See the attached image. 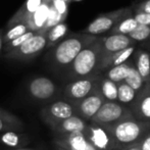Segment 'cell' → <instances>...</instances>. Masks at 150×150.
I'll list each match as a JSON object with an SVG mask.
<instances>
[{
    "label": "cell",
    "instance_id": "6da1fadb",
    "mask_svg": "<svg viewBox=\"0 0 150 150\" xmlns=\"http://www.w3.org/2000/svg\"><path fill=\"white\" fill-rule=\"evenodd\" d=\"M97 39V36L83 33L71 34L55 46L50 48L46 60L55 71L64 74L78 54Z\"/></svg>",
    "mask_w": 150,
    "mask_h": 150
},
{
    "label": "cell",
    "instance_id": "7a4b0ae2",
    "mask_svg": "<svg viewBox=\"0 0 150 150\" xmlns=\"http://www.w3.org/2000/svg\"><path fill=\"white\" fill-rule=\"evenodd\" d=\"M102 57L103 53L98 37L96 41L85 47L78 54L64 73L65 78L73 82L76 80L99 75L98 69Z\"/></svg>",
    "mask_w": 150,
    "mask_h": 150
},
{
    "label": "cell",
    "instance_id": "3957f363",
    "mask_svg": "<svg viewBox=\"0 0 150 150\" xmlns=\"http://www.w3.org/2000/svg\"><path fill=\"white\" fill-rule=\"evenodd\" d=\"M103 127L111 135L117 150L139 143L150 131V122L135 120L134 117Z\"/></svg>",
    "mask_w": 150,
    "mask_h": 150
},
{
    "label": "cell",
    "instance_id": "277c9868",
    "mask_svg": "<svg viewBox=\"0 0 150 150\" xmlns=\"http://www.w3.org/2000/svg\"><path fill=\"white\" fill-rule=\"evenodd\" d=\"M45 48H47L46 33H36L20 47L5 53V57L21 61L32 60L39 56Z\"/></svg>",
    "mask_w": 150,
    "mask_h": 150
},
{
    "label": "cell",
    "instance_id": "5b68a950",
    "mask_svg": "<svg viewBox=\"0 0 150 150\" xmlns=\"http://www.w3.org/2000/svg\"><path fill=\"white\" fill-rule=\"evenodd\" d=\"M128 119H133L130 108L120 104L119 102L105 101L89 122L100 126H110Z\"/></svg>",
    "mask_w": 150,
    "mask_h": 150
},
{
    "label": "cell",
    "instance_id": "8992f818",
    "mask_svg": "<svg viewBox=\"0 0 150 150\" xmlns=\"http://www.w3.org/2000/svg\"><path fill=\"white\" fill-rule=\"evenodd\" d=\"M130 14H133L132 8H122L119 10L103 13L93 20L81 33L92 36L108 33L122 18L130 16Z\"/></svg>",
    "mask_w": 150,
    "mask_h": 150
},
{
    "label": "cell",
    "instance_id": "52a82bcc",
    "mask_svg": "<svg viewBox=\"0 0 150 150\" xmlns=\"http://www.w3.org/2000/svg\"><path fill=\"white\" fill-rule=\"evenodd\" d=\"M99 78L100 75H96L71 82L64 87L63 94L71 103L82 100L97 90Z\"/></svg>",
    "mask_w": 150,
    "mask_h": 150
},
{
    "label": "cell",
    "instance_id": "ba28073f",
    "mask_svg": "<svg viewBox=\"0 0 150 150\" xmlns=\"http://www.w3.org/2000/svg\"><path fill=\"white\" fill-rule=\"evenodd\" d=\"M83 134L97 150H117L111 135L105 127L88 122Z\"/></svg>",
    "mask_w": 150,
    "mask_h": 150
},
{
    "label": "cell",
    "instance_id": "9c48e42d",
    "mask_svg": "<svg viewBox=\"0 0 150 150\" xmlns=\"http://www.w3.org/2000/svg\"><path fill=\"white\" fill-rule=\"evenodd\" d=\"M42 120L49 126L50 124L60 122L76 115L74 105L69 101H56L44 107L40 112Z\"/></svg>",
    "mask_w": 150,
    "mask_h": 150
},
{
    "label": "cell",
    "instance_id": "30bf717a",
    "mask_svg": "<svg viewBox=\"0 0 150 150\" xmlns=\"http://www.w3.org/2000/svg\"><path fill=\"white\" fill-rule=\"evenodd\" d=\"M105 102L104 98L101 96V94L96 90L86 98L77 101L75 103H71L75 107L76 115L83 119L86 122H90V120L94 117L99 110L102 104Z\"/></svg>",
    "mask_w": 150,
    "mask_h": 150
},
{
    "label": "cell",
    "instance_id": "8fae6325",
    "mask_svg": "<svg viewBox=\"0 0 150 150\" xmlns=\"http://www.w3.org/2000/svg\"><path fill=\"white\" fill-rule=\"evenodd\" d=\"M29 93L38 100H47L57 93V87L53 81L45 77H37L30 81L28 85Z\"/></svg>",
    "mask_w": 150,
    "mask_h": 150
},
{
    "label": "cell",
    "instance_id": "7c38bea8",
    "mask_svg": "<svg viewBox=\"0 0 150 150\" xmlns=\"http://www.w3.org/2000/svg\"><path fill=\"white\" fill-rule=\"evenodd\" d=\"M55 146L67 150H97L84 136L83 133L69 135H55Z\"/></svg>",
    "mask_w": 150,
    "mask_h": 150
},
{
    "label": "cell",
    "instance_id": "4fadbf2b",
    "mask_svg": "<svg viewBox=\"0 0 150 150\" xmlns=\"http://www.w3.org/2000/svg\"><path fill=\"white\" fill-rule=\"evenodd\" d=\"M130 110L135 120L150 122V83L145 84L143 90L138 93Z\"/></svg>",
    "mask_w": 150,
    "mask_h": 150
},
{
    "label": "cell",
    "instance_id": "5bb4252c",
    "mask_svg": "<svg viewBox=\"0 0 150 150\" xmlns=\"http://www.w3.org/2000/svg\"><path fill=\"white\" fill-rule=\"evenodd\" d=\"M101 50L103 56L115 53L124 50L130 46L135 45V42L126 35H108L105 37H99Z\"/></svg>",
    "mask_w": 150,
    "mask_h": 150
},
{
    "label": "cell",
    "instance_id": "9a60e30c",
    "mask_svg": "<svg viewBox=\"0 0 150 150\" xmlns=\"http://www.w3.org/2000/svg\"><path fill=\"white\" fill-rule=\"evenodd\" d=\"M87 125L88 122L78 115H73L69 119L50 124L49 127L55 135H69L75 133H84Z\"/></svg>",
    "mask_w": 150,
    "mask_h": 150
},
{
    "label": "cell",
    "instance_id": "2e32d148",
    "mask_svg": "<svg viewBox=\"0 0 150 150\" xmlns=\"http://www.w3.org/2000/svg\"><path fill=\"white\" fill-rule=\"evenodd\" d=\"M136 50V45H133L124 50H120L119 52H115V53L104 55L101 59L100 64H99L98 74L100 75V74H102L103 71L110 69V67H117V65L122 64V63L129 61L131 59V57L134 55Z\"/></svg>",
    "mask_w": 150,
    "mask_h": 150
},
{
    "label": "cell",
    "instance_id": "e0dca14e",
    "mask_svg": "<svg viewBox=\"0 0 150 150\" xmlns=\"http://www.w3.org/2000/svg\"><path fill=\"white\" fill-rule=\"evenodd\" d=\"M49 6L50 4L42 1L37 10L32 14L27 22L29 30L35 33H46L45 26L47 23L48 13H49Z\"/></svg>",
    "mask_w": 150,
    "mask_h": 150
},
{
    "label": "cell",
    "instance_id": "ac0fdd59",
    "mask_svg": "<svg viewBox=\"0 0 150 150\" xmlns=\"http://www.w3.org/2000/svg\"><path fill=\"white\" fill-rule=\"evenodd\" d=\"M42 3V0H27L24 3V5L18 10L16 14L11 18V20L7 23V28L12 25L24 23L27 24L28 20L34 12L37 10V8Z\"/></svg>",
    "mask_w": 150,
    "mask_h": 150
},
{
    "label": "cell",
    "instance_id": "d6986e66",
    "mask_svg": "<svg viewBox=\"0 0 150 150\" xmlns=\"http://www.w3.org/2000/svg\"><path fill=\"white\" fill-rule=\"evenodd\" d=\"M24 130L22 120L12 113L0 108V132H18Z\"/></svg>",
    "mask_w": 150,
    "mask_h": 150
},
{
    "label": "cell",
    "instance_id": "ffe728a7",
    "mask_svg": "<svg viewBox=\"0 0 150 150\" xmlns=\"http://www.w3.org/2000/svg\"><path fill=\"white\" fill-rule=\"evenodd\" d=\"M135 67L145 83H150V53L138 50L135 55Z\"/></svg>",
    "mask_w": 150,
    "mask_h": 150
},
{
    "label": "cell",
    "instance_id": "44dd1931",
    "mask_svg": "<svg viewBox=\"0 0 150 150\" xmlns=\"http://www.w3.org/2000/svg\"><path fill=\"white\" fill-rule=\"evenodd\" d=\"M133 64L132 60H129L127 62L122 63V64L117 65V67H110V69H106L104 71V74H100L102 77L106 78V79L110 80V81L115 82V84L122 83L126 80V78L128 77L129 71H130L131 65Z\"/></svg>",
    "mask_w": 150,
    "mask_h": 150
},
{
    "label": "cell",
    "instance_id": "7402d4cb",
    "mask_svg": "<svg viewBox=\"0 0 150 150\" xmlns=\"http://www.w3.org/2000/svg\"><path fill=\"white\" fill-rule=\"evenodd\" d=\"M97 90L105 101L117 102V84L100 75Z\"/></svg>",
    "mask_w": 150,
    "mask_h": 150
},
{
    "label": "cell",
    "instance_id": "603a6c76",
    "mask_svg": "<svg viewBox=\"0 0 150 150\" xmlns=\"http://www.w3.org/2000/svg\"><path fill=\"white\" fill-rule=\"evenodd\" d=\"M69 32V27L65 23H60L56 26L52 27L46 31V40H47V47L52 48L62 39H64Z\"/></svg>",
    "mask_w": 150,
    "mask_h": 150
},
{
    "label": "cell",
    "instance_id": "cb8c5ba5",
    "mask_svg": "<svg viewBox=\"0 0 150 150\" xmlns=\"http://www.w3.org/2000/svg\"><path fill=\"white\" fill-rule=\"evenodd\" d=\"M138 93L134 91L125 82L117 84V102L124 106L130 108L131 105L136 100Z\"/></svg>",
    "mask_w": 150,
    "mask_h": 150
},
{
    "label": "cell",
    "instance_id": "d4e9b609",
    "mask_svg": "<svg viewBox=\"0 0 150 150\" xmlns=\"http://www.w3.org/2000/svg\"><path fill=\"white\" fill-rule=\"evenodd\" d=\"M137 26H138V24L134 20V18H133V14H130V16H127L125 18H122L108 33L109 35L117 34V35L128 36L131 32H133L137 28Z\"/></svg>",
    "mask_w": 150,
    "mask_h": 150
},
{
    "label": "cell",
    "instance_id": "484cf974",
    "mask_svg": "<svg viewBox=\"0 0 150 150\" xmlns=\"http://www.w3.org/2000/svg\"><path fill=\"white\" fill-rule=\"evenodd\" d=\"M125 83L127 85H129L134 91H136L137 93H140L143 90V88L145 87V82L143 81V79L141 78L140 74L138 73V71L135 67L134 63L131 65L130 71H129L128 77L125 80Z\"/></svg>",
    "mask_w": 150,
    "mask_h": 150
},
{
    "label": "cell",
    "instance_id": "4316f807",
    "mask_svg": "<svg viewBox=\"0 0 150 150\" xmlns=\"http://www.w3.org/2000/svg\"><path fill=\"white\" fill-rule=\"evenodd\" d=\"M28 31L30 30H29L27 24H24V23H20V24H16L8 27L5 34H3V38H2L3 39V44L7 43V42L20 37V36L24 35Z\"/></svg>",
    "mask_w": 150,
    "mask_h": 150
},
{
    "label": "cell",
    "instance_id": "83f0119b",
    "mask_svg": "<svg viewBox=\"0 0 150 150\" xmlns=\"http://www.w3.org/2000/svg\"><path fill=\"white\" fill-rule=\"evenodd\" d=\"M0 141L6 146L13 147V148L21 146V145L25 144L27 142L26 138L23 135L18 134L16 132H5L4 134L1 135Z\"/></svg>",
    "mask_w": 150,
    "mask_h": 150
},
{
    "label": "cell",
    "instance_id": "f1b7e54d",
    "mask_svg": "<svg viewBox=\"0 0 150 150\" xmlns=\"http://www.w3.org/2000/svg\"><path fill=\"white\" fill-rule=\"evenodd\" d=\"M35 32L33 31H28L27 33H25L24 35L20 36V37L16 38V39L11 40V41L7 42V43L3 44V50L5 53H7V52L11 51V50L16 49V48L20 47L21 45H23V44L25 43L26 41H28L30 38L33 37L34 35H35Z\"/></svg>",
    "mask_w": 150,
    "mask_h": 150
},
{
    "label": "cell",
    "instance_id": "f546056e",
    "mask_svg": "<svg viewBox=\"0 0 150 150\" xmlns=\"http://www.w3.org/2000/svg\"><path fill=\"white\" fill-rule=\"evenodd\" d=\"M130 39L136 42H144L150 38V27L149 26H141L138 25L137 28L128 35Z\"/></svg>",
    "mask_w": 150,
    "mask_h": 150
},
{
    "label": "cell",
    "instance_id": "4dcf8cb0",
    "mask_svg": "<svg viewBox=\"0 0 150 150\" xmlns=\"http://www.w3.org/2000/svg\"><path fill=\"white\" fill-rule=\"evenodd\" d=\"M65 18L61 16L51 5L49 6V13H48L47 18V23L45 26V32L48 31L49 29H51L52 27L56 26V25L60 24V23H64Z\"/></svg>",
    "mask_w": 150,
    "mask_h": 150
},
{
    "label": "cell",
    "instance_id": "1f68e13d",
    "mask_svg": "<svg viewBox=\"0 0 150 150\" xmlns=\"http://www.w3.org/2000/svg\"><path fill=\"white\" fill-rule=\"evenodd\" d=\"M50 5L60 14L61 16L67 18V3L63 2L62 0H53V1L50 3Z\"/></svg>",
    "mask_w": 150,
    "mask_h": 150
},
{
    "label": "cell",
    "instance_id": "d6a6232c",
    "mask_svg": "<svg viewBox=\"0 0 150 150\" xmlns=\"http://www.w3.org/2000/svg\"><path fill=\"white\" fill-rule=\"evenodd\" d=\"M133 18H134V20L136 21L138 25L150 27V13L135 11L134 13H133Z\"/></svg>",
    "mask_w": 150,
    "mask_h": 150
},
{
    "label": "cell",
    "instance_id": "836d02e7",
    "mask_svg": "<svg viewBox=\"0 0 150 150\" xmlns=\"http://www.w3.org/2000/svg\"><path fill=\"white\" fill-rule=\"evenodd\" d=\"M135 11L150 13V0H142L134 6Z\"/></svg>",
    "mask_w": 150,
    "mask_h": 150
},
{
    "label": "cell",
    "instance_id": "e575fe53",
    "mask_svg": "<svg viewBox=\"0 0 150 150\" xmlns=\"http://www.w3.org/2000/svg\"><path fill=\"white\" fill-rule=\"evenodd\" d=\"M139 144L141 150H150V131L143 137Z\"/></svg>",
    "mask_w": 150,
    "mask_h": 150
},
{
    "label": "cell",
    "instance_id": "d590c367",
    "mask_svg": "<svg viewBox=\"0 0 150 150\" xmlns=\"http://www.w3.org/2000/svg\"><path fill=\"white\" fill-rule=\"evenodd\" d=\"M120 150H141V149H140V144L137 143V144L131 145V146H128V147H126V148H122Z\"/></svg>",
    "mask_w": 150,
    "mask_h": 150
},
{
    "label": "cell",
    "instance_id": "8d00e7d4",
    "mask_svg": "<svg viewBox=\"0 0 150 150\" xmlns=\"http://www.w3.org/2000/svg\"><path fill=\"white\" fill-rule=\"evenodd\" d=\"M3 31L0 30V52H1V50L3 49Z\"/></svg>",
    "mask_w": 150,
    "mask_h": 150
},
{
    "label": "cell",
    "instance_id": "74e56055",
    "mask_svg": "<svg viewBox=\"0 0 150 150\" xmlns=\"http://www.w3.org/2000/svg\"><path fill=\"white\" fill-rule=\"evenodd\" d=\"M42 1H43V2H46V3H48V4H50L52 1H53V0H42Z\"/></svg>",
    "mask_w": 150,
    "mask_h": 150
},
{
    "label": "cell",
    "instance_id": "f35d334b",
    "mask_svg": "<svg viewBox=\"0 0 150 150\" xmlns=\"http://www.w3.org/2000/svg\"><path fill=\"white\" fill-rule=\"evenodd\" d=\"M55 150H67V149H63V148H60V147L55 146Z\"/></svg>",
    "mask_w": 150,
    "mask_h": 150
},
{
    "label": "cell",
    "instance_id": "ab89813d",
    "mask_svg": "<svg viewBox=\"0 0 150 150\" xmlns=\"http://www.w3.org/2000/svg\"><path fill=\"white\" fill-rule=\"evenodd\" d=\"M63 2H65V3H69V2L71 1V0H62Z\"/></svg>",
    "mask_w": 150,
    "mask_h": 150
},
{
    "label": "cell",
    "instance_id": "60d3db41",
    "mask_svg": "<svg viewBox=\"0 0 150 150\" xmlns=\"http://www.w3.org/2000/svg\"><path fill=\"white\" fill-rule=\"evenodd\" d=\"M16 150H32V149H25V148H20V149H16Z\"/></svg>",
    "mask_w": 150,
    "mask_h": 150
}]
</instances>
